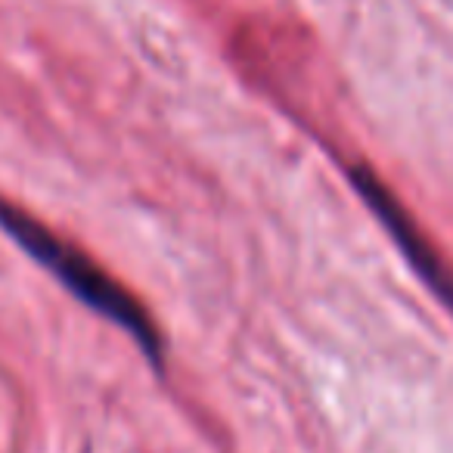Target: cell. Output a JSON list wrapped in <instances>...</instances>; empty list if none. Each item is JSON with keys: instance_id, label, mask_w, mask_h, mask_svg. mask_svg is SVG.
<instances>
[{"instance_id": "obj_1", "label": "cell", "mask_w": 453, "mask_h": 453, "mask_svg": "<svg viewBox=\"0 0 453 453\" xmlns=\"http://www.w3.org/2000/svg\"><path fill=\"white\" fill-rule=\"evenodd\" d=\"M0 224L35 261L53 271V277H59L65 289H72L84 304H90L94 311L119 323L121 329H127L150 354H158V335L150 314L106 271H100L88 255H81L69 242L59 240L53 230H47L35 218L4 205V202H0Z\"/></svg>"}, {"instance_id": "obj_2", "label": "cell", "mask_w": 453, "mask_h": 453, "mask_svg": "<svg viewBox=\"0 0 453 453\" xmlns=\"http://www.w3.org/2000/svg\"><path fill=\"white\" fill-rule=\"evenodd\" d=\"M351 177H354V183H357L360 196H364V199L370 202L372 211L382 218V224L391 230V236L401 242V249L407 252V258L416 265V271L422 273V280H426V283L432 286L441 298H444L447 308L453 311V271L444 265V261H441V255L432 249V242L422 236V230L416 226V220L407 214V208H403L401 202H397L395 196L385 189V183L379 180L372 171L357 168Z\"/></svg>"}]
</instances>
